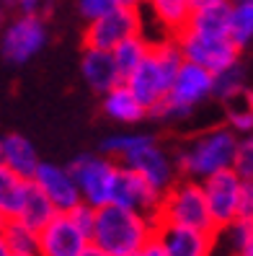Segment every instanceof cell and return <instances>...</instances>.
Returning a JSON list of instances; mask_svg holds the SVG:
<instances>
[{
  "label": "cell",
  "instance_id": "23",
  "mask_svg": "<svg viewBox=\"0 0 253 256\" xmlns=\"http://www.w3.org/2000/svg\"><path fill=\"white\" fill-rule=\"evenodd\" d=\"M150 47H153V42L147 39V36H142V32H140V34H132V36L122 39V42H119L116 47L111 50L114 62H116L119 72H122V80H124V75H129V72L147 57Z\"/></svg>",
  "mask_w": 253,
  "mask_h": 256
},
{
  "label": "cell",
  "instance_id": "14",
  "mask_svg": "<svg viewBox=\"0 0 253 256\" xmlns=\"http://www.w3.org/2000/svg\"><path fill=\"white\" fill-rule=\"evenodd\" d=\"M31 182L41 189V194L52 202L57 212H67V210H72L80 202V192H78L75 182H72L67 166L39 160V166L31 174Z\"/></svg>",
  "mask_w": 253,
  "mask_h": 256
},
{
  "label": "cell",
  "instance_id": "9",
  "mask_svg": "<svg viewBox=\"0 0 253 256\" xmlns=\"http://www.w3.org/2000/svg\"><path fill=\"white\" fill-rule=\"evenodd\" d=\"M142 32V18L140 8H122L114 6L109 13H103L101 18L88 21V28L83 34V47L93 50H114L122 39L140 34Z\"/></svg>",
  "mask_w": 253,
  "mask_h": 256
},
{
  "label": "cell",
  "instance_id": "28",
  "mask_svg": "<svg viewBox=\"0 0 253 256\" xmlns=\"http://www.w3.org/2000/svg\"><path fill=\"white\" fill-rule=\"evenodd\" d=\"M150 134H142V132H119V134H109L106 140L101 142V153L109 156L114 160H119L122 156H127L135 145H140L142 140H147Z\"/></svg>",
  "mask_w": 253,
  "mask_h": 256
},
{
  "label": "cell",
  "instance_id": "33",
  "mask_svg": "<svg viewBox=\"0 0 253 256\" xmlns=\"http://www.w3.org/2000/svg\"><path fill=\"white\" fill-rule=\"evenodd\" d=\"M238 218H248L253 220V182L246 178L243 192H241V207H238Z\"/></svg>",
  "mask_w": 253,
  "mask_h": 256
},
{
  "label": "cell",
  "instance_id": "40",
  "mask_svg": "<svg viewBox=\"0 0 253 256\" xmlns=\"http://www.w3.org/2000/svg\"><path fill=\"white\" fill-rule=\"evenodd\" d=\"M0 256H13L10 248H8V244H5V238H3V233H0Z\"/></svg>",
  "mask_w": 253,
  "mask_h": 256
},
{
  "label": "cell",
  "instance_id": "6",
  "mask_svg": "<svg viewBox=\"0 0 253 256\" xmlns=\"http://www.w3.org/2000/svg\"><path fill=\"white\" fill-rule=\"evenodd\" d=\"M47 44V24L41 13H18L3 36H0V52L10 65H26L34 54L41 52Z\"/></svg>",
  "mask_w": 253,
  "mask_h": 256
},
{
  "label": "cell",
  "instance_id": "12",
  "mask_svg": "<svg viewBox=\"0 0 253 256\" xmlns=\"http://www.w3.org/2000/svg\"><path fill=\"white\" fill-rule=\"evenodd\" d=\"M153 238L160 244V248L166 251V256H212L217 233L155 220Z\"/></svg>",
  "mask_w": 253,
  "mask_h": 256
},
{
  "label": "cell",
  "instance_id": "21",
  "mask_svg": "<svg viewBox=\"0 0 253 256\" xmlns=\"http://www.w3.org/2000/svg\"><path fill=\"white\" fill-rule=\"evenodd\" d=\"M57 215V210L52 207V202L41 194V189L28 178V186H26V194H23V202L18 207V215L16 220H21L23 225H28L31 230H41L52 218Z\"/></svg>",
  "mask_w": 253,
  "mask_h": 256
},
{
  "label": "cell",
  "instance_id": "13",
  "mask_svg": "<svg viewBox=\"0 0 253 256\" xmlns=\"http://www.w3.org/2000/svg\"><path fill=\"white\" fill-rule=\"evenodd\" d=\"M160 197L163 194L155 186L147 184L140 174L129 171L119 163L116 176H114V186H111V202L114 204H122V207H129V210H137L142 215L155 218Z\"/></svg>",
  "mask_w": 253,
  "mask_h": 256
},
{
  "label": "cell",
  "instance_id": "41",
  "mask_svg": "<svg viewBox=\"0 0 253 256\" xmlns=\"http://www.w3.org/2000/svg\"><path fill=\"white\" fill-rule=\"evenodd\" d=\"M230 3H253V0H230Z\"/></svg>",
  "mask_w": 253,
  "mask_h": 256
},
{
  "label": "cell",
  "instance_id": "39",
  "mask_svg": "<svg viewBox=\"0 0 253 256\" xmlns=\"http://www.w3.org/2000/svg\"><path fill=\"white\" fill-rule=\"evenodd\" d=\"M116 6H122V8H140L142 6V0H114Z\"/></svg>",
  "mask_w": 253,
  "mask_h": 256
},
{
  "label": "cell",
  "instance_id": "37",
  "mask_svg": "<svg viewBox=\"0 0 253 256\" xmlns=\"http://www.w3.org/2000/svg\"><path fill=\"white\" fill-rule=\"evenodd\" d=\"M80 256H111V254H106V251H101V248H96L93 244H88L83 251H80Z\"/></svg>",
  "mask_w": 253,
  "mask_h": 256
},
{
  "label": "cell",
  "instance_id": "20",
  "mask_svg": "<svg viewBox=\"0 0 253 256\" xmlns=\"http://www.w3.org/2000/svg\"><path fill=\"white\" fill-rule=\"evenodd\" d=\"M248 94V72L241 60H235L225 70L215 72L212 78V96L220 98L222 104H238Z\"/></svg>",
  "mask_w": 253,
  "mask_h": 256
},
{
  "label": "cell",
  "instance_id": "17",
  "mask_svg": "<svg viewBox=\"0 0 253 256\" xmlns=\"http://www.w3.org/2000/svg\"><path fill=\"white\" fill-rule=\"evenodd\" d=\"M39 160L41 158H39L34 142L28 138H23V134H18V132L0 134V163L8 166L10 171H16L23 178H31Z\"/></svg>",
  "mask_w": 253,
  "mask_h": 256
},
{
  "label": "cell",
  "instance_id": "36",
  "mask_svg": "<svg viewBox=\"0 0 253 256\" xmlns=\"http://www.w3.org/2000/svg\"><path fill=\"white\" fill-rule=\"evenodd\" d=\"M220 3H230V0H189L191 10L194 8H207V6H220Z\"/></svg>",
  "mask_w": 253,
  "mask_h": 256
},
{
  "label": "cell",
  "instance_id": "7",
  "mask_svg": "<svg viewBox=\"0 0 253 256\" xmlns=\"http://www.w3.org/2000/svg\"><path fill=\"white\" fill-rule=\"evenodd\" d=\"M116 163H122L124 168L140 174L145 182L150 186H155L160 194L178 178L176 166H173V156L168 153L166 148L158 145V140L153 138V134L147 140H142L140 145H135L127 156H122Z\"/></svg>",
  "mask_w": 253,
  "mask_h": 256
},
{
  "label": "cell",
  "instance_id": "4",
  "mask_svg": "<svg viewBox=\"0 0 253 256\" xmlns=\"http://www.w3.org/2000/svg\"><path fill=\"white\" fill-rule=\"evenodd\" d=\"M158 222H173V225H189V228H199V230H215V222L210 218V210H207V200L202 184L197 178H181L163 192L160 204H158Z\"/></svg>",
  "mask_w": 253,
  "mask_h": 256
},
{
  "label": "cell",
  "instance_id": "15",
  "mask_svg": "<svg viewBox=\"0 0 253 256\" xmlns=\"http://www.w3.org/2000/svg\"><path fill=\"white\" fill-rule=\"evenodd\" d=\"M122 83L132 91V96H135L142 106H145V112H150L155 104L166 96L168 86H171V78H168V75L163 72V68L158 65V60H155V54H153V47H150L147 57H145L129 75H124Z\"/></svg>",
  "mask_w": 253,
  "mask_h": 256
},
{
  "label": "cell",
  "instance_id": "5",
  "mask_svg": "<svg viewBox=\"0 0 253 256\" xmlns=\"http://www.w3.org/2000/svg\"><path fill=\"white\" fill-rule=\"evenodd\" d=\"M119 163L103 153H83L67 166V171L80 192V202L101 207L111 202V186Z\"/></svg>",
  "mask_w": 253,
  "mask_h": 256
},
{
  "label": "cell",
  "instance_id": "43",
  "mask_svg": "<svg viewBox=\"0 0 253 256\" xmlns=\"http://www.w3.org/2000/svg\"><path fill=\"white\" fill-rule=\"evenodd\" d=\"M13 256H36V254H13Z\"/></svg>",
  "mask_w": 253,
  "mask_h": 256
},
{
  "label": "cell",
  "instance_id": "44",
  "mask_svg": "<svg viewBox=\"0 0 253 256\" xmlns=\"http://www.w3.org/2000/svg\"><path fill=\"white\" fill-rule=\"evenodd\" d=\"M0 225H3V218H0Z\"/></svg>",
  "mask_w": 253,
  "mask_h": 256
},
{
  "label": "cell",
  "instance_id": "31",
  "mask_svg": "<svg viewBox=\"0 0 253 256\" xmlns=\"http://www.w3.org/2000/svg\"><path fill=\"white\" fill-rule=\"evenodd\" d=\"M67 215L70 220L78 225V228L85 233V236H91V228H93V218H96V207L91 204H85V202H78L72 210H67Z\"/></svg>",
  "mask_w": 253,
  "mask_h": 256
},
{
  "label": "cell",
  "instance_id": "42",
  "mask_svg": "<svg viewBox=\"0 0 253 256\" xmlns=\"http://www.w3.org/2000/svg\"><path fill=\"white\" fill-rule=\"evenodd\" d=\"M3 16H5V10H3V8H0V24H3Z\"/></svg>",
  "mask_w": 253,
  "mask_h": 256
},
{
  "label": "cell",
  "instance_id": "18",
  "mask_svg": "<svg viewBox=\"0 0 253 256\" xmlns=\"http://www.w3.org/2000/svg\"><path fill=\"white\" fill-rule=\"evenodd\" d=\"M228 24H230V3H220V6L194 8L189 13L184 32L194 34V36L220 39V36H228Z\"/></svg>",
  "mask_w": 253,
  "mask_h": 256
},
{
  "label": "cell",
  "instance_id": "27",
  "mask_svg": "<svg viewBox=\"0 0 253 256\" xmlns=\"http://www.w3.org/2000/svg\"><path fill=\"white\" fill-rule=\"evenodd\" d=\"M222 230L230 233V244H233L235 256H253V220L238 218Z\"/></svg>",
  "mask_w": 253,
  "mask_h": 256
},
{
  "label": "cell",
  "instance_id": "1",
  "mask_svg": "<svg viewBox=\"0 0 253 256\" xmlns=\"http://www.w3.org/2000/svg\"><path fill=\"white\" fill-rule=\"evenodd\" d=\"M153 233H155V218L109 202L96 207L93 228L88 240L111 256H132L153 238Z\"/></svg>",
  "mask_w": 253,
  "mask_h": 256
},
{
  "label": "cell",
  "instance_id": "2",
  "mask_svg": "<svg viewBox=\"0 0 253 256\" xmlns=\"http://www.w3.org/2000/svg\"><path fill=\"white\" fill-rule=\"evenodd\" d=\"M241 134H235L228 124L225 127H212L197 138H191L173 153L176 174L181 178H197L202 182L204 176L233 168L235 148Z\"/></svg>",
  "mask_w": 253,
  "mask_h": 256
},
{
  "label": "cell",
  "instance_id": "30",
  "mask_svg": "<svg viewBox=\"0 0 253 256\" xmlns=\"http://www.w3.org/2000/svg\"><path fill=\"white\" fill-rule=\"evenodd\" d=\"M228 127L235 132V134H251V127H253V112L251 106H246V104H230L228 109Z\"/></svg>",
  "mask_w": 253,
  "mask_h": 256
},
{
  "label": "cell",
  "instance_id": "38",
  "mask_svg": "<svg viewBox=\"0 0 253 256\" xmlns=\"http://www.w3.org/2000/svg\"><path fill=\"white\" fill-rule=\"evenodd\" d=\"M23 0H0V8L3 10H18Z\"/></svg>",
  "mask_w": 253,
  "mask_h": 256
},
{
  "label": "cell",
  "instance_id": "34",
  "mask_svg": "<svg viewBox=\"0 0 253 256\" xmlns=\"http://www.w3.org/2000/svg\"><path fill=\"white\" fill-rule=\"evenodd\" d=\"M132 256H166V251L160 248V244H158L155 238H150V240H147V244H145L140 251H135Z\"/></svg>",
  "mask_w": 253,
  "mask_h": 256
},
{
  "label": "cell",
  "instance_id": "32",
  "mask_svg": "<svg viewBox=\"0 0 253 256\" xmlns=\"http://www.w3.org/2000/svg\"><path fill=\"white\" fill-rule=\"evenodd\" d=\"M116 3L114 0H78V10L85 21H96L103 13H109Z\"/></svg>",
  "mask_w": 253,
  "mask_h": 256
},
{
  "label": "cell",
  "instance_id": "16",
  "mask_svg": "<svg viewBox=\"0 0 253 256\" xmlns=\"http://www.w3.org/2000/svg\"><path fill=\"white\" fill-rule=\"evenodd\" d=\"M80 72L88 88L96 94H106L109 88L122 83V72H119L116 62L109 50H93V47H83L80 57Z\"/></svg>",
  "mask_w": 253,
  "mask_h": 256
},
{
  "label": "cell",
  "instance_id": "8",
  "mask_svg": "<svg viewBox=\"0 0 253 256\" xmlns=\"http://www.w3.org/2000/svg\"><path fill=\"white\" fill-rule=\"evenodd\" d=\"M243 182L233 168L217 171L202 178V192L207 200V210L210 218L215 222V230L220 233L222 228H228L233 220H238V207H241V192H243Z\"/></svg>",
  "mask_w": 253,
  "mask_h": 256
},
{
  "label": "cell",
  "instance_id": "35",
  "mask_svg": "<svg viewBox=\"0 0 253 256\" xmlns=\"http://www.w3.org/2000/svg\"><path fill=\"white\" fill-rule=\"evenodd\" d=\"M39 8H41V0H23L18 13H39Z\"/></svg>",
  "mask_w": 253,
  "mask_h": 256
},
{
  "label": "cell",
  "instance_id": "29",
  "mask_svg": "<svg viewBox=\"0 0 253 256\" xmlns=\"http://www.w3.org/2000/svg\"><path fill=\"white\" fill-rule=\"evenodd\" d=\"M233 171L241 178L253 176V140H251V134H243V138L238 140L235 158H233Z\"/></svg>",
  "mask_w": 253,
  "mask_h": 256
},
{
  "label": "cell",
  "instance_id": "11",
  "mask_svg": "<svg viewBox=\"0 0 253 256\" xmlns=\"http://www.w3.org/2000/svg\"><path fill=\"white\" fill-rule=\"evenodd\" d=\"M88 244V236L70 220V215L57 212L36 233V256H80Z\"/></svg>",
  "mask_w": 253,
  "mask_h": 256
},
{
  "label": "cell",
  "instance_id": "3",
  "mask_svg": "<svg viewBox=\"0 0 253 256\" xmlns=\"http://www.w3.org/2000/svg\"><path fill=\"white\" fill-rule=\"evenodd\" d=\"M212 78L215 75L210 70L184 60L178 72L173 75L166 96H163L147 114H153L158 119H184V116H189L194 112L197 104H202L204 98L212 96Z\"/></svg>",
  "mask_w": 253,
  "mask_h": 256
},
{
  "label": "cell",
  "instance_id": "24",
  "mask_svg": "<svg viewBox=\"0 0 253 256\" xmlns=\"http://www.w3.org/2000/svg\"><path fill=\"white\" fill-rule=\"evenodd\" d=\"M142 3H147V8L153 10L155 21L168 28L171 36L184 32V26L189 21V13H191V6L189 0H142Z\"/></svg>",
  "mask_w": 253,
  "mask_h": 256
},
{
  "label": "cell",
  "instance_id": "26",
  "mask_svg": "<svg viewBox=\"0 0 253 256\" xmlns=\"http://www.w3.org/2000/svg\"><path fill=\"white\" fill-rule=\"evenodd\" d=\"M0 233H3L10 254H36V230H31L21 220H16V218L3 220Z\"/></svg>",
  "mask_w": 253,
  "mask_h": 256
},
{
  "label": "cell",
  "instance_id": "19",
  "mask_svg": "<svg viewBox=\"0 0 253 256\" xmlns=\"http://www.w3.org/2000/svg\"><path fill=\"white\" fill-rule=\"evenodd\" d=\"M101 96H103V114L109 119H114V122H119V124H137L147 116L145 106L132 96V91L124 83L109 88V91L101 94Z\"/></svg>",
  "mask_w": 253,
  "mask_h": 256
},
{
  "label": "cell",
  "instance_id": "25",
  "mask_svg": "<svg viewBox=\"0 0 253 256\" xmlns=\"http://www.w3.org/2000/svg\"><path fill=\"white\" fill-rule=\"evenodd\" d=\"M228 39L238 50H246L253 39V3H230Z\"/></svg>",
  "mask_w": 253,
  "mask_h": 256
},
{
  "label": "cell",
  "instance_id": "10",
  "mask_svg": "<svg viewBox=\"0 0 253 256\" xmlns=\"http://www.w3.org/2000/svg\"><path fill=\"white\" fill-rule=\"evenodd\" d=\"M178 50H181V57L186 62H194L204 70H210L212 75L225 70L228 65H233L235 60H241V50L228 39V36H220V39H210V36H194L189 32H178L173 34Z\"/></svg>",
  "mask_w": 253,
  "mask_h": 256
},
{
  "label": "cell",
  "instance_id": "22",
  "mask_svg": "<svg viewBox=\"0 0 253 256\" xmlns=\"http://www.w3.org/2000/svg\"><path fill=\"white\" fill-rule=\"evenodd\" d=\"M28 186V178L10 171L8 166L0 163V218L10 220L18 215V207L23 202V194Z\"/></svg>",
  "mask_w": 253,
  "mask_h": 256
}]
</instances>
